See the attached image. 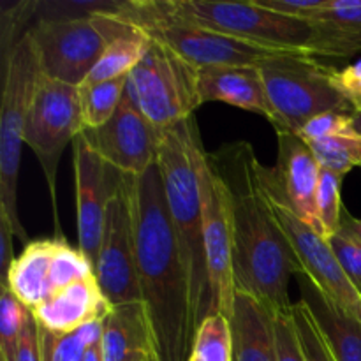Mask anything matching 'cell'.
Returning a JSON list of instances; mask_svg holds the SVG:
<instances>
[{"label":"cell","mask_w":361,"mask_h":361,"mask_svg":"<svg viewBox=\"0 0 361 361\" xmlns=\"http://www.w3.org/2000/svg\"><path fill=\"white\" fill-rule=\"evenodd\" d=\"M41 348L42 361H83L88 349L78 331L56 335L44 328H41Z\"/></svg>","instance_id":"4dcf8cb0"},{"label":"cell","mask_w":361,"mask_h":361,"mask_svg":"<svg viewBox=\"0 0 361 361\" xmlns=\"http://www.w3.org/2000/svg\"><path fill=\"white\" fill-rule=\"evenodd\" d=\"M309 147L312 148L321 169L345 176L356 166L361 168V137L358 134L312 141Z\"/></svg>","instance_id":"4316f807"},{"label":"cell","mask_w":361,"mask_h":361,"mask_svg":"<svg viewBox=\"0 0 361 361\" xmlns=\"http://www.w3.org/2000/svg\"><path fill=\"white\" fill-rule=\"evenodd\" d=\"M189 361H233V331L228 317L210 314L201 321Z\"/></svg>","instance_id":"484cf974"},{"label":"cell","mask_w":361,"mask_h":361,"mask_svg":"<svg viewBox=\"0 0 361 361\" xmlns=\"http://www.w3.org/2000/svg\"><path fill=\"white\" fill-rule=\"evenodd\" d=\"M44 78L81 87L97 66L108 39L95 18L35 21L27 28Z\"/></svg>","instance_id":"8fae6325"},{"label":"cell","mask_w":361,"mask_h":361,"mask_svg":"<svg viewBox=\"0 0 361 361\" xmlns=\"http://www.w3.org/2000/svg\"><path fill=\"white\" fill-rule=\"evenodd\" d=\"M291 316L293 321H295L300 344H302L307 361H335L323 335H321L319 328H317L316 319H314L310 310L307 309L302 300L293 303Z\"/></svg>","instance_id":"f546056e"},{"label":"cell","mask_w":361,"mask_h":361,"mask_svg":"<svg viewBox=\"0 0 361 361\" xmlns=\"http://www.w3.org/2000/svg\"><path fill=\"white\" fill-rule=\"evenodd\" d=\"M113 307L102 295L95 275L78 281L49 296L34 309L39 326L56 335L78 331L92 321L106 319Z\"/></svg>","instance_id":"e0dca14e"},{"label":"cell","mask_w":361,"mask_h":361,"mask_svg":"<svg viewBox=\"0 0 361 361\" xmlns=\"http://www.w3.org/2000/svg\"><path fill=\"white\" fill-rule=\"evenodd\" d=\"M141 302L154 331L157 361H189L197 326L190 305L189 277L166 203L159 164L141 176H127Z\"/></svg>","instance_id":"7a4b0ae2"},{"label":"cell","mask_w":361,"mask_h":361,"mask_svg":"<svg viewBox=\"0 0 361 361\" xmlns=\"http://www.w3.org/2000/svg\"><path fill=\"white\" fill-rule=\"evenodd\" d=\"M268 200L274 208L279 226L286 233L302 264L303 275H307L328 298L334 300L344 312L355 317L361 324V295L344 274L328 240L317 235L309 224L300 221L288 207L270 196Z\"/></svg>","instance_id":"9a60e30c"},{"label":"cell","mask_w":361,"mask_h":361,"mask_svg":"<svg viewBox=\"0 0 361 361\" xmlns=\"http://www.w3.org/2000/svg\"><path fill=\"white\" fill-rule=\"evenodd\" d=\"M14 361H42L41 328L34 316V310L28 309L25 316V324L21 328Z\"/></svg>","instance_id":"e575fe53"},{"label":"cell","mask_w":361,"mask_h":361,"mask_svg":"<svg viewBox=\"0 0 361 361\" xmlns=\"http://www.w3.org/2000/svg\"><path fill=\"white\" fill-rule=\"evenodd\" d=\"M233 361H279L275 312L247 293L236 291L231 316Z\"/></svg>","instance_id":"44dd1931"},{"label":"cell","mask_w":361,"mask_h":361,"mask_svg":"<svg viewBox=\"0 0 361 361\" xmlns=\"http://www.w3.org/2000/svg\"><path fill=\"white\" fill-rule=\"evenodd\" d=\"M101 349L104 361H157L143 302L113 307L104 319Z\"/></svg>","instance_id":"d6986e66"},{"label":"cell","mask_w":361,"mask_h":361,"mask_svg":"<svg viewBox=\"0 0 361 361\" xmlns=\"http://www.w3.org/2000/svg\"><path fill=\"white\" fill-rule=\"evenodd\" d=\"M127 95L159 130L190 118L203 104L196 67L154 41L145 59L129 74Z\"/></svg>","instance_id":"ba28073f"},{"label":"cell","mask_w":361,"mask_h":361,"mask_svg":"<svg viewBox=\"0 0 361 361\" xmlns=\"http://www.w3.org/2000/svg\"><path fill=\"white\" fill-rule=\"evenodd\" d=\"M338 233H342V235L349 236V238L356 240V242L361 243V219L353 217L348 210H344Z\"/></svg>","instance_id":"f35d334b"},{"label":"cell","mask_w":361,"mask_h":361,"mask_svg":"<svg viewBox=\"0 0 361 361\" xmlns=\"http://www.w3.org/2000/svg\"><path fill=\"white\" fill-rule=\"evenodd\" d=\"M275 113V130L298 134L324 113H353L335 83L334 66L310 55L286 53L257 63Z\"/></svg>","instance_id":"52a82bcc"},{"label":"cell","mask_w":361,"mask_h":361,"mask_svg":"<svg viewBox=\"0 0 361 361\" xmlns=\"http://www.w3.org/2000/svg\"><path fill=\"white\" fill-rule=\"evenodd\" d=\"M335 83L338 90L351 104L353 111L361 109V62L348 66L344 69H335Z\"/></svg>","instance_id":"8d00e7d4"},{"label":"cell","mask_w":361,"mask_h":361,"mask_svg":"<svg viewBox=\"0 0 361 361\" xmlns=\"http://www.w3.org/2000/svg\"><path fill=\"white\" fill-rule=\"evenodd\" d=\"M277 164L267 168L261 164L259 176L263 189L275 201L288 207L302 222L323 236L317 215V187L321 166L312 148L300 134L289 130L277 133Z\"/></svg>","instance_id":"4fadbf2b"},{"label":"cell","mask_w":361,"mask_h":361,"mask_svg":"<svg viewBox=\"0 0 361 361\" xmlns=\"http://www.w3.org/2000/svg\"><path fill=\"white\" fill-rule=\"evenodd\" d=\"M201 212H203L204 254L208 274L207 316H233L236 298L235 270H233V229L229 200L224 185L208 162V152L197 154Z\"/></svg>","instance_id":"30bf717a"},{"label":"cell","mask_w":361,"mask_h":361,"mask_svg":"<svg viewBox=\"0 0 361 361\" xmlns=\"http://www.w3.org/2000/svg\"><path fill=\"white\" fill-rule=\"evenodd\" d=\"M81 136L113 169L127 176H141L157 164L162 130L148 122L126 92L115 115L99 129H85Z\"/></svg>","instance_id":"5bb4252c"},{"label":"cell","mask_w":361,"mask_h":361,"mask_svg":"<svg viewBox=\"0 0 361 361\" xmlns=\"http://www.w3.org/2000/svg\"><path fill=\"white\" fill-rule=\"evenodd\" d=\"M95 277L111 307L141 302L136 235L126 175L106 207Z\"/></svg>","instance_id":"7c38bea8"},{"label":"cell","mask_w":361,"mask_h":361,"mask_svg":"<svg viewBox=\"0 0 361 361\" xmlns=\"http://www.w3.org/2000/svg\"><path fill=\"white\" fill-rule=\"evenodd\" d=\"M302 302L316 319L317 328L335 361H361V324L328 298L307 275L300 274Z\"/></svg>","instance_id":"7402d4cb"},{"label":"cell","mask_w":361,"mask_h":361,"mask_svg":"<svg viewBox=\"0 0 361 361\" xmlns=\"http://www.w3.org/2000/svg\"><path fill=\"white\" fill-rule=\"evenodd\" d=\"M127 80L129 76L80 87L85 129H99L115 115L127 92Z\"/></svg>","instance_id":"d4e9b609"},{"label":"cell","mask_w":361,"mask_h":361,"mask_svg":"<svg viewBox=\"0 0 361 361\" xmlns=\"http://www.w3.org/2000/svg\"><path fill=\"white\" fill-rule=\"evenodd\" d=\"M94 18L108 39V46L83 85H97L102 81L129 76L145 59L152 39L143 30L115 14H97Z\"/></svg>","instance_id":"ffe728a7"},{"label":"cell","mask_w":361,"mask_h":361,"mask_svg":"<svg viewBox=\"0 0 361 361\" xmlns=\"http://www.w3.org/2000/svg\"><path fill=\"white\" fill-rule=\"evenodd\" d=\"M14 235L9 221L0 215V268H2V284L7 282V274L14 261Z\"/></svg>","instance_id":"74e56055"},{"label":"cell","mask_w":361,"mask_h":361,"mask_svg":"<svg viewBox=\"0 0 361 361\" xmlns=\"http://www.w3.org/2000/svg\"><path fill=\"white\" fill-rule=\"evenodd\" d=\"M85 130L80 87L60 83L41 74L28 109L23 143L34 152L44 173L56 219V171L63 150Z\"/></svg>","instance_id":"9c48e42d"},{"label":"cell","mask_w":361,"mask_h":361,"mask_svg":"<svg viewBox=\"0 0 361 361\" xmlns=\"http://www.w3.org/2000/svg\"><path fill=\"white\" fill-rule=\"evenodd\" d=\"M83 361H104V358H102L101 344L92 345V348H88L87 353H85Z\"/></svg>","instance_id":"ab89813d"},{"label":"cell","mask_w":361,"mask_h":361,"mask_svg":"<svg viewBox=\"0 0 361 361\" xmlns=\"http://www.w3.org/2000/svg\"><path fill=\"white\" fill-rule=\"evenodd\" d=\"M2 106H0V215L9 221L14 238L27 242L18 214V175L28 109L41 78L37 55L25 32L2 53Z\"/></svg>","instance_id":"8992f818"},{"label":"cell","mask_w":361,"mask_h":361,"mask_svg":"<svg viewBox=\"0 0 361 361\" xmlns=\"http://www.w3.org/2000/svg\"><path fill=\"white\" fill-rule=\"evenodd\" d=\"M180 20L207 30L219 32L261 48L330 56L326 35L319 23L289 18L252 2H214V0H166Z\"/></svg>","instance_id":"277c9868"},{"label":"cell","mask_w":361,"mask_h":361,"mask_svg":"<svg viewBox=\"0 0 361 361\" xmlns=\"http://www.w3.org/2000/svg\"><path fill=\"white\" fill-rule=\"evenodd\" d=\"M351 122H353V129H355V133L361 137V109L351 113Z\"/></svg>","instance_id":"60d3db41"},{"label":"cell","mask_w":361,"mask_h":361,"mask_svg":"<svg viewBox=\"0 0 361 361\" xmlns=\"http://www.w3.org/2000/svg\"><path fill=\"white\" fill-rule=\"evenodd\" d=\"M62 240H35L25 245L20 256L14 257L7 282L2 286H7L27 309L34 310L55 295L51 279L53 259Z\"/></svg>","instance_id":"603a6c76"},{"label":"cell","mask_w":361,"mask_h":361,"mask_svg":"<svg viewBox=\"0 0 361 361\" xmlns=\"http://www.w3.org/2000/svg\"><path fill=\"white\" fill-rule=\"evenodd\" d=\"M74 178H76V215H78V249L97 263L104 229L106 207L122 183L123 175L106 164L87 145L83 136L73 141Z\"/></svg>","instance_id":"2e32d148"},{"label":"cell","mask_w":361,"mask_h":361,"mask_svg":"<svg viewBox=\"0 0 361 361\" xmlns=\"http://www.w3.org/2000/svg\"><path fill=\"white\" fill-rule=\"evenodd\" d=\"M275 342H277L279 361H307L291 310L275 312Z\"/></svg>","instance_id":"d6a6232c"},{"label":"cell","mask_w":361,"mask_h":361,"mask_svg":"<svg viewBox=\"0 0 361 361\" xmlns=\"http://www.w3.org/2000/svg\"><path fill=\"white\" fill-rule=\"evenodd\" d=\"M298 134L307 141V143H312V141L328 140V137L335 136H351V134L356 133L355 129H353L351 113L335 111L316 116V118L310 120Z\"/></svg>","instance_id":"1f68e13d"},{"label":"cell","mask_w":361,"mask_h":361,"mask_svg":"<svg viewBox=\"0 0 361 361\" xmlns=\"http://www.w3.org/2000/svg\"><path fill=\"white\" fill-rule=\"evenodd\" d=\"M0 361H4V360H2V358H0Z\"/></svg>","instance_id":"b9f144b4"},{"label":"cell","mask_w":361,"mask_h":361,"mask_svg":"<svg viewBox=\"0 0 361 361\" xmlns=\"http://www.w3.org/2000/svg\"><path fill=\"white\" fill-rule=\"evenodd\" d=\"M113 14L133 23L152 41L168 48L196 69L257 66L263 60L289 53L261 48L187 23L169 11L166 0H122L118 11Z\"/></svg>","instance_id":"5b68a950"},{"label":"cell","mask_w":361,"mask_h":361,"mask_svg":"<svg viewBox=\"0 0 361 361\" xmlns=\"http://www.w3.org/2000/svg\"><path fill=\"white\" fill-rule=\"evenodd\" d=\"M328 243L337 256L344 274L348 275L351 284L361 295V243L342 235V233H337L331 238H328Z\"/></svg>","instance_id":"836d02e7"},{"label":"cell","mask_w":361,"mask_h":361,"mask_svg":"<svg viewBox=\"0 0 361 361\" xmlns=\"http://www.w3.org/2000/svg\"><path fill=\"white\" fill-rule=\"evenodd\" d=\"M208 162L229 200L236 291L254 296L274 312H288L293 307L289 281L303 270L264 192L252 145H222L208 154Z\"/></svg>","instance_id":"6da1fadb"},{"label":"cell","mask_w":361,"mask_h":361,"mask_svg":"<svg viewBox=\"0 0 361 361\" xmlns=\"http://www.w3.org/2000/svg\"><path fill=\"white\" fill-rule=\"evenodd\" d=\"M342 180L344 176L321 169L319 187H317V215H319L324 240L337 235L341 229L342 214L345 210L342 204Z\"/></svg>","instance_id":"83f0119b"},{"label":"cell","mask_w":361,"mask_h":361,"mask_svg":"<svg viewBox=\"0 0 361 361\" xmlns=\"http://www.w3.org/2000/svg\"><path fill=\"white\" fill-rule=\"evenodd\" d=\"M203 148L196 116L162 130L157 164L164 183L166 203L189 277L190 305L196 326L207 317L208 274L204 254L197 154Z\"/></svg>","instance_id":"3957f363"},{"label":"cell","mask_w":361,"mask_h":361,"mask_svg":"<svg viewBox=\"0 0 361 361\" xmlns=\"http://www.w3.org/2000/svg\"><path fill=\"white\" fill-rule=\"evenodd\" d=\"M27 307L13 295L7 286L0 293V358L14 361L21 328L25 324Z\"/></svg>","instance_id":"f1b7e54d"},{"label":"cell","mask_w":361,"mask_h":361,"mask_svg":"<svg viewBox=\"0 0 361 361\" xmlns=\"http://www.w3.org/2000/svg\"><path fill=\"white\" fill-rule=\"evenodd\" d=\"M154 361H155V360H154Z\"/></svg>","instance_id":"7bdbcfd3"},{"label":"cell","mask_w":361,"mask_h":361,"mask_svg":"<svg viewBox=\"0 0 361 361\" xmlns=\"http://www.w3.org/2000/svg\"><path fill=\"white\" fill-rule=\"evenodd\" d=\"M314 21L323 27L331 56L348 59L361 53V0H326Z\"/></svg>","instance_id":"cb8c5ba5"},{"label":"cell","mask_w":361,"mask_h":361,"mask_svg":"<svg viewBox=\"0 0 361 361\" xmlns=\"http://www.w3.org/2000/svg\"><path fill=\"white\" fill-rule=\"evenodd\" d=\"M197 90L201 102H226L263 115L274 126L275 113L257 66L197 69Z\"/></svg>","instance_id":"ac0fdd59"},{"label":"cell","mask_w":361,"mask_h":361,"mask_svg":"<svg viewBox=\"0 0 361 361\" xmlns=\"http://www.w3.org/2000/svg\"><path fill=\"white\" fill-rule=\"evenodd\" d=\"M256 2L267 9L284 14V16L314 21L326 0H256Z\"/></svg>","instance_id":"d590c367"}]
</instances>
